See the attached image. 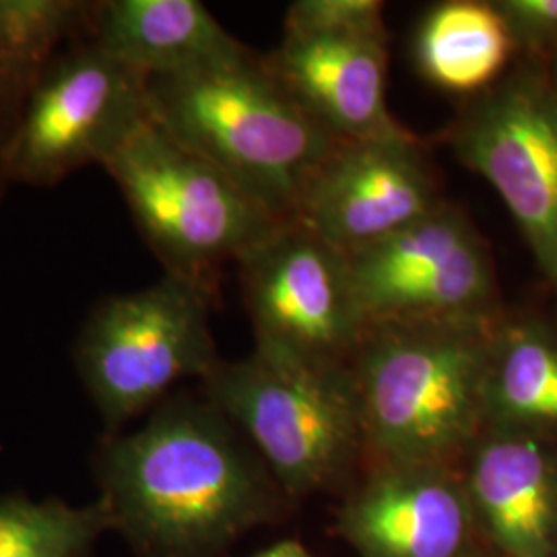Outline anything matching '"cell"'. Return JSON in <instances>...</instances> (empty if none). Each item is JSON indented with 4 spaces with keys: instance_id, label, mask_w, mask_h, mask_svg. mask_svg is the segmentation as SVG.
<instances>
[{
    "instance_id": "cell-1",
    "label": "cell",
    "mask_w": 557,
    "mask_h": 557,
    "mask_svg": "<svg viewBox=\"0 0 557 557\" xmlns=\"http://www.w3.org/2000/svg\"><path fill=\"white\" fill-rule=\"evenodd\" d=\"M112 531L135 557H223L285 496L238 428L200 393L170 395L91 455Z\"/></svg>"
},
{
    "instance_id": "cell-2",
    "label": "cell",
    "mask_w": 557,
    "mask_h": 557,
    "mask_svg": "<svg viewBox=\"0 0 557 557\" xmlns=\"http://www.w3.org/2000/svg\"><path fill=\"white\" fill-rule=\"evenodd\" d=\"M499 319L368 324L349 368L370 462H462L485 430V372Z\"/></svg>"
},
{
    "instance_id": "cell-3",
    "label": "cell",
    "mask_w": 557,
    "mask_h": 557,
    "mask_svg": "<svg viewBox=\"0 0 557 557\" xmlns=\"http://www.w3.org/2000/svg\"><path fill=\"white\" fill-rule=\"evenodd\" d=\"M149 119L215 165L281 221L338 140L310 119L255 54L147 79Z\"/></svg>"
},
{
    "instance_id": "cell-4",
    "label": "cell",
    "mask_w": 557,
    "mask_h": 557,
    "mask_svg": "<svg viewBox=\"0 0 557 557\" xmlns=\"http://www.w3.org/2000/svg\"><path fill=\"white\" fill-rule=\"evenodd\" d=\"M165 275L213 298L227 262L238 264L285 221L151 119L103 165Z\"/></svg>"
},
{
    "instance_id": "cell-5",
    "label": "cell",
    "mask_w": 557,
    "mask_h": 557,
    "mask_svg": "<svg viewBox=\"0 0 557 557\" xmlns=\"http://www.w3.org/2000/svg\"><path fill=\"white\" fill-rule=\"evenodd\" d=\"M200 384L287 498L333 487L366 457L351 368L312 370L252 351L221 359Z\"/></svg>"
},
{
    "instance_id": "cell-6",
    "label": "cell",
    "mask_w": 557,
    "mask_h": 557,
    "mask_svg": "<svg viewBox=\"0 0 557 557\" xmlns=\"http://www.w3.org/2000/svg\"><path fill=\"white\" fill-rule=\"evenodd\" d=\"M213 301L199 285L163 275L94 306L75 338L73 361L100 416L101 436H119L182 380L202 382L220 366Z\"/></svg>"
},
{
    "instance_id": "cell-7",
    "label": "cell",
    "mask_w": 557,
    "mask_h": 557,
    "mask_svg": "<svg viewBox=\"0 0 557 557\" xmlns=\"http://www.w3.org/2000/svg\"><path fill=\"white\" fill-rule=\"evenodd\" d=\"M255 351L312 368H349L366 335L347 257L287 221L238 262Z\"/></svg>"
},
{
    "instance_id": "cell-8",
    "label": "cell",
    "mask_w": 557,
    "mask_h": 557,
    "mask_svg": "<svg viewBox=\"0 0 557 557\" xmlns=\"http://www.w3.org/2000/svg\"><path fill=\"white\" fill-rule=\"evenodd\" d=\"M147 122V79L94 41H71L46 69L21 124L11 186L52 188L81 168H103Z\"/></svg>"
},
{
    "instance_id": "cell-9",
    "label": "cell",
    "mask_w": 557,
    "mask_h": 557,
    "mask_svg": "<svg viewBox=\"0 0 557 557\" xmlns=\"http://www.w3.org/2000/svg\"><path fill=\"white\" fill-rule=\"evenodd\" d=\"M448 143L498 193L557 294V94L547 75L499 79L465 106Z\"/></svg>"
},
{
    "instance_id": "cell-10",
    "label": "cell",
    "mask_w": 557,
    "mask_h": 557,
    "mask_svg": "<svg viewBox=\"0 0 557 557\" xmlns=\"http://www.w3.org/2000/svg\"><path fill=\"white\" fill-rule=\"evenodd\" d=\"M347 264L368 324L504 314L490 248L469 215L448 200L391 238L349 255Z\"/></svg>"
},
{
    "instance_id": "cell-11",
    "label": "cell",
    "mask_w": 557,
    "mask_h": 557,
    "mask_svg": "<svg viewBox=\"0 0 557 557\" xmlns=\"http://www.w3.org/2000/svg\"><path fill=\"white\" fill-rule=\"evenodd\" d=\"M444 202L423 145L405 131L380 139L338 140L308 182L294 221L349 257Z\"/></svg>"
},
{
    "instance_id": "cell-12",
    "label": "cell",
    "mask_w": 557,
    "mask_h": 557,
    "mask_svg": "<svg viewBox=\"0 0 557 557\" xmlns=\"http://www.w3.org/2000/svg\"><path fill=\"white\" fill-rule=\"evenodd\" d=\"M359 557H473L485 549L460 465L370 462L338 512Z\"/></svg>"
},
{
    "instance_id": "cell-13",
    "label": "cell",
    "mask_w": 557,
    "mask_h": 557,
    "mask_svg": "<svg viewBox=\"0 0 557 557\" xmlns=\"http://www.w3.org/2000/svg\"><path fill=\"white\" fill-rule=\"evenodd\" d=\"M460 471L487 552L557 557V442L483 430Z\"/></svg>"
},
{
    "instance_id": "cell-14",
    "label": "cell",
    "mask_w": 557,
    "mask_h": 557,
    "mask_svg": "<svg viewBox=\"0 0 557 557\" xmlns=\"http://www.w3.org/2000/svg\"><path fill=\"white\" fill-rule=\"evenodd\" d=\"M262 62L299 108L337 140L407 131L386 101L388 40L283 34Z\"/></svg>"
},
{
    "instance_id": "cell-15",
    "label": "cell",
    "mask_w": 557,
    "mask_h": 557,
    "mask_svg": "<svg viewBox=\"0 0 557 557\" xmlns=\"http://www.w3.org/2000/svg\"><path fill=\"white\" fill-rule=\"evenodd\" d=\"M85 38L145 79L186 75L252 54L199 0L91 2Z\"/></svg>"
},
{
    "instance_id": "cell-16",
    "label": "cell",
    "mask_w": 557,
    "mask_h": 557,
    "mask_svg": "<svg viewBox=\"0 0 557 557\" xmlns=\"http://www.w3.org/2000/svg\"><path fill=\"white\" fill-rule=\"evenodd\" d=\"M89 9L87 0H0V205L29 103L60 50L87 36Z\"/></svg>"
},
{
    "instance_id": "cell-17",
    "label": "cell",
    "mask_w": 557,
    "mask_h": 557,
    "mask_svg": "<svg viewBox=\"0 0 557 557\" xmlns=\"http://www.w3.org/2000/svg\"><path fill=\"white\" fill-rule=\"evenodd\" d=\"M485 430L557 442V329L535 317L499 319L485 372Z\"/></svg>"
},
{
    "instance_id": "cell-18",
    "label": "cell",
    "mask_w": 557,
    "mask_h": 557,
    "mask_svg": "<svg viewBox=\"0 0 557 557\" xmlns=\"http://www.w3.org/2000/svg\"><path fill=\"white\" fill-rule=\"evenodd\" d=\"M512 52L496 4L481 0L430 7L413 38L419 75L444 91L473 98L498 83Z\"/></svg>"
},
{
    "instance_id": "cell-19",
    "label": "cell",
    "mask_w": 557,
    "mask_h": 557,
    "mask_svg": "<svg viewBox=\"0 0 557 557\" xmlns=\"http://www.w3.org/2000/svg\"><path fill=\"white\" fill-rule=\"evenodd\" d=\"M112 518L100 498L87 506L64 499L0 496V557H96Z\"/></svg>"
},
{
    "instance_id": "cell-20",
    "label": "cell",
    "mask_w": 557,
    "mask_h": 557,
    "mask_svg": "<svg viewBox=\"0 0 557 557\" xmlns=\"http://www.w3.org/2000/svg\"><path fill=\"white\" fill-rule=\"evenodd\" d=\"M283 34L388 40L384 4L379 0H296L285 13Z\"/></svg>"
},
{
    "instance_id": "cell-21",
    "label": "cell",
    "mask_w": 557,
    "mask_h": 557,
    "mask_svg": "<svg viewBox=\"0 0 557 557\" xmlns=\"http://www.w3.org/2000/svg\"><path fill=\"white\" fill-rule=\"evenodd\" d=\"M515 50L535 57L557 52V0H494Z\"/></svg>"
},
{
    "instance_id": "cell-22",
    "label": "cell",
    "mask_w": 557,
    "mask_h": 557,
    "mask_svg": "<svg viewBox=\"0 0 557 557\" xmlns=\"http://www.w3.org/2000/svg\"><path fill=\"white\" fill-rule=\"evenodd\" d=\"M250 557H314L299 541L294 539H285V541H278L275 545L262 549L259 554Z\"/></svg>"
},
{
    "instance_id": "cell-23",
    "label": "cell",
    "mask_w": 557,
    "mask_h": 557,
    "mask_svg": "<svg viewBox=\"0 0 557 557\" xmlns=\"http://www.w3.org/2000/svg\"><path fill=\"white\" fill-rule=\"evenodd\" d=\"M552 66H549V75H547V79L552 83V87H554V91L557 94V52L552 57Z\"/></svg>"
},
{
    "instance_id": "cell-24",
    "label": "cell",
    "mask_w": 557,
    "mask_h": 557,
    "mask_svg": "<svg viewBox=\"0 0 557 557\" xmlns=\"http://www.w3.org/2000/svg\"><path fill=\"white\" fill-rule=\"evenodd\" d=\"M473 557H496L494 556V554H492V552H487V549H481V552H478V554H475V556Z\"/></svg>"
}]
</instances>
